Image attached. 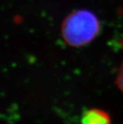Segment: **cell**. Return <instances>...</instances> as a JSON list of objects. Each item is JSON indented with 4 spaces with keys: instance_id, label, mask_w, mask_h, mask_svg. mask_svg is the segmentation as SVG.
I'll return each mask as SVG.
<instances>
[{
    "instance_id": "cell-1",
    "label": "cell",
    "mask_w": 123,
    "mask_h": 124,
    "mask_svg": "<svg viewBox=\"0 0 123 124\" xmlns=\"http://www.w3.org/2000/svg\"><path fill=\"white\" fill-rule=\"evenodd\" d=\"M99 30V20L92 11L78 10L65 19L62 33L66 43L73 46H82L92 42Z\"/></svg>"
},
{
    "instance_id": "cell-3",
    "label": "cell",
    "mask_w": 123,
    "mask_h": 124,
    "mask_svg": "<svg viewBox=\"0 0 123 124\" xmlns=\"http://www.w3.org/2000/svg\"><path fill=\"white\" fill-rule=\"evenodd\" d=\"M116 83L117 86H118V88L123 92V63L118 71V74H117Z\"/></svg>"
},
{
    "instance_id": "cell-2",
    "label": "cell",
    "mask_w": 123,
    "mask_h": 124,
    "mask_svg": "<svg viewBox=\"0 0 123 124\" xmlns=\"http://www.w3.org/2000/svg\"><path fill=\"white\" fill-rule=\"evenodd\" d=\"M82 124H111L110 116L103 110L90 109L82 115Z\"/></svg>"
}]
</instances>
